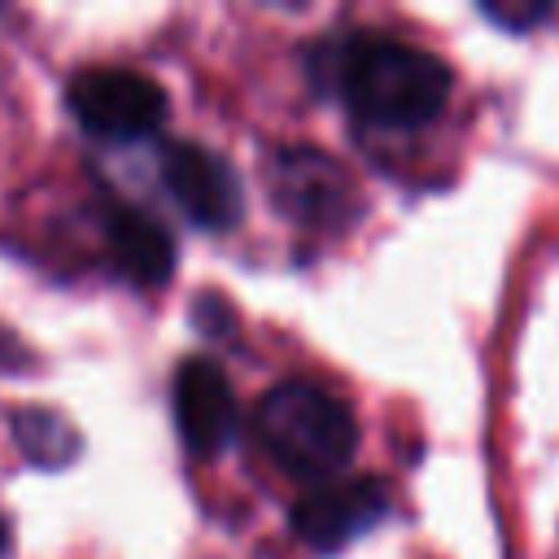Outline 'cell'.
I'll use <instances>...</instances> for the list:
<instances>
[{"label":"cell","mask_w":559,"mask_h":559,"mask_svg":"<svg viewBox=\"0 0 559 559\" xmlns=\"http://www.w3.org/2000/svg\"><path fill=\"white\" fill-rule=\"evenodd\" d=\"M105 245H109L114 266L131 275L135 284H162L175 266V245L166 227L140 210H114L105 227Z\"/></svg>","instance_id":"ba28073f"},{"label":"cell","mask_w":559,"mask_h":559,"mask_svg":"<svg viewBox=\"0 0 559 559\" xmlns=\"http://www.w3.org/2000/svg\"><path fill=\"white\" fill-rule=\"evenodd\" d=\"M162 179L175 205L197 223V227H231L240 218V179L231 166L201 148V144H170L162 153Z\"/></svg>","instance_id":"8992f818"},{"label":"cell","mask_w":559,"mask_h":559,"mask_svg":"<svg viewBox=\"0 0 559 559\" xmlns=\"http://www.w3.org/2000/svg\"><path fill=\"white\" fill-rule=\"evenodd\" d=\"M253 432L271 463H280L297 480H332L358 445V424L349 406L306 380H284L266 389L253 411Z\"/></svg>","instance_id":"7a4b0ae2"},{"label":"cell","mask_w":559,"mask_h":559,"mask_svg":"<svg viewBox=\"0 0 559 559\" xmlns=\"http://www.w3.org/2000/svg\"><path fill=\"white\" fill-rule=\"evenodd\" d=\"M13 432H17L22 450L35 463H66L74 454V445H79L74 428L61 415H48V411H22V415H13Z\"/></svg>","instance_id":"9c48e42d"},{"label":"cell","mask_w":559,"mask_h":559,"mask_svg":"<svg viewBox=\"0 0 559 559\" xmlns=\"http://www.w3.org/2000/svg\"><path fill=\"white\" fill-rule=\"evenodd\" d=\"M336 92L358 122L411 131L450 100V70L428 48L389 35H358L336 57Z\"/></svg>","instance_id":"6da1fadb"},{"label":"cell","mask_w":559,"mask_h":559,"mask_svg":"<svg viewBox=\"0 0 559 559\" xmlns=\"http://www.w3.org/2000/svg\"><path fill=\"white\" fill-rule=\"evenodd\" d=\"M170 406H175V428L183 437V445L201 459L218 454L231 432H236V397L227 376L218 371V362L210 358H188L175 371V389H170Z\"/></svg>","instance_id":"52a82bcc"},{"label":"cell","mask_w":559,"mask_h":559,"mask_svg":"<svg viewBox=\"0 0 559 559\" xmlns=\"http://www.w3.org/2000/svg\"><path fill=\"white\" fill-rule=\"evenodd\" d=\"M66 100L79 127H87L100 140H144L166 118V92L148 74L118 66L83 70L70 83Z\"/></svg>","instance_id":"3957f363"},{"label":"cell","mask_w":559,"mask_h":559,"mask_svg":"<svg viewBox=\"0 0 559 559\" xmlns=\"http://www.w3.org/2000/svg\"><path fill=\"white\" fill-rule=\"evenodd\" d=\"M389 511L380 480H323L293 507V533L314 550H341L371 533Z\"/></svg>","instance_id":"5b68a950"},{"label":"cell","mask_w":559,"mask_h":559,"mask_svg":"<svg viewBox=\"0 0 559 559\" xmlns=\"http://www.w3.org/2000/svg\"><path fill=\"white\" fill-rule=\"evenodd\" d=\"M271 192H275V205L306 223V227H336L354 214V183L349 175L314 153V148H284L275 153L271 162Z\"/></svg>","instance_id":"277c9868"},{"label":"cell","mask_w":559,"mask_h":559,"mask_svg":"<svg viewBox=\"0 0 559 559\" xmlns=\"http://www.w3.org/2000/svg\"><path fill=\"white\" fill-rule=\"evenodd\" d=\"M9 550V524H4V515H0V555Z\"/></svg>","instance_id":"30bf717a"}]
</instances>
